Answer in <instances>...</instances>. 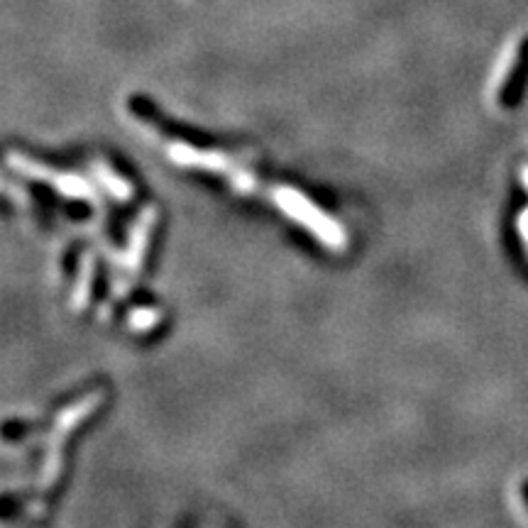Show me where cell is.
Wrapping results in <instances>:
<instances>
[{"instance_id":"cell-1","label":"cell","mask_w":528,"mask_h":528,"mask_svg":"<svg viewBox=\"0 0 528 528\" xmlns=\"http://www.w3.org/2000/svg\"><path fill=\"white\" fill-rule=\"evenodd\" d=\"M528 79V35L516 37L514 42L506 47L502 64H499V79L494 91L502 106H514L519 101L521 88L526 86Z\"/></svg>"},{"instance_id":"cell-2","label":"cell","mask_w":528,"mask_h":528,"mask_svg":"<svg viewBox=\"0 0 528 528\" xmlns=\"http://www.w3.org/2000/svg\"><path fill=\"white\" fill-rule=\"evenodd\" d=\"M521 497H524V502L528 506V482H524V487H521Z\"/></svg>"}]
</instances>
